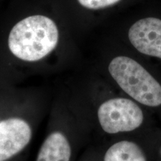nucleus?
Listing matches in <instances>:
<instances>
[{
    "label": "nucleus",
    "instance_id": "nucleus-6",
    "mask_svg": "<svg viewBox=\"0 0 161 161\" xmlns=\"http://www.w3.org/2000/svg\"><path fill=\"white\" fill-rule=\"evenodd\" d=\"M83 7L91 10L103 9L115 5L120 0H78Z\"/></svg>",
    "mask_w": 161,
    "mask_h": 161
},
{
    "label": "nucleus",
    "instance_id": "nucleus-7",
    "mask_svg": "<svg viewBox=\"0 0 161 161\" xmlns=\"http://www.w3.org/2000/svg\"><path fill=\"white\" fill-rule=\"evenodd\" d=\"M152 142L154 152H156L161 159V125L158 127L153 134Z\"/></svg>",
    "mask_w": 161,
    "mask_h": 161
},
{
    "label": "nucleus",
    "instance_id": "nucleus-1",
    "mask_svg": "<svg viewBox=\"0 0 161 161\" xmlns=\"http://www.w3.org/2000/svg\"><path fill=\"white\" fill-rule=\"evenodd\" d=\"M96 116L101 129L109 135L147 136L161 125L153 113L127 96L106 98L98 105Z\"/></svg>",
    "mask_w": 161,
    "mask_h": 161
},
{
    "label": "nucleus",
    "instance_id": "nucleus-2",
    "mask_svg": "<svg viewBox=\"0 0 161 161\" xmlns=\"http://www.w3.org/2000/svg\"><path fill=\"white\" fill-rule=\"evenodd\" d=\"M59 33L50 18L35 15L22 19L9 34L8 47L15 57L25 61H37L57 46Z\"/></svg>",
    "mask_w": 161,
    "mask_h": 161
},
{
    "label": "nucleus",
    "instance_id": "nucleus-4",
    "mask_svg": "<svg viewBox=\"0 0 161 161\" xmlns=\"http://www.w3.org/2000/svg\"><path fill=\"white\" fill-rule=\"evenodd\" d=\"M153 134L117 140L106 150L104 161H148V153L152 146Z\"/></svg>",
    "mask_w": 161,
    "mask_h": 161
},
{
    "label": "nucleus",
    "instance_id": "nucleus-5",
    "mask_svg": "<svg viewBox=\"0 0 161 161\" xmlns=\"http://www.w3.org/2000/svg\"><path fill=\"white\" fill-rule=\"evenodd\" d=\"M71 147L60 131L50 134L40 147L36 161H70Z\"/></svg>",
    "mask_w": 161,
    "mask_h": 161
},
{
    "label": "nucleus",
    "instance_id": "nucleus-3",
    "mask_svg": "<svg viewBox=\"0 0 161 161\" xmlns=\"http://www.w3.org/2000/svg\"><path fill=\"white\" fill-rule=\"evenodd\" d=\"M31 128L20 118L0 121V161H6L19 153L29 143Z\"/></svg>",
    "mask_w": 161,
    "mask_h": 161
}]
</instances>
